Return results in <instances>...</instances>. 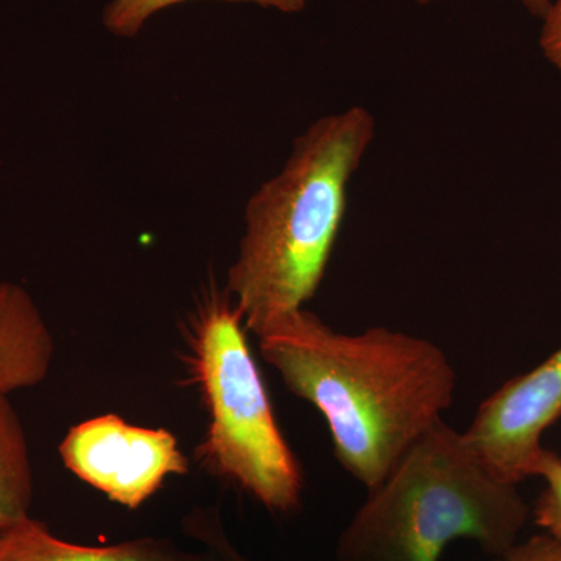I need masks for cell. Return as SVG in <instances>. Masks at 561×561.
<instances>
[{"label": "cell", "instance_id": "6", "mask_svg": "<svg viewBox=\"0 0 561 561\" xmlns=\"http://www.w3.org/2000/svg\"><path fill=\"white\" fill-rule=\"evenodd\" d=\"M560 416L561 348L490 394L463 437L491 470L518 485L534 476L542 434Z\"/></svg>", "mask_w": 561, "mask_h": 561}, {"label": "cell", "instance_id": "4", "mask_svg": "<svg viewBox=\"0 0 561 561\" xmlns=\"http://www.w3.org/2000/svg\"><path fill=\"white\" fill-rule=\"evenodd\" d=\"M186 364L209 421L197 459L268 512L301 505L302 471L276 421L264 379L227 290L203 294L186 320Z\"/></svg>", "mask_w": 561, "mask_h": 561}, {"label": "cell", "instance_id": "15", "mask_svg": "<svg viewBox=\"0 0 561 561\" xmlns=\"http://www.w3.org/2000/svg\"><path fill=\"white\" fill-rule=\"evenodd\" d=\"M243 561H247V560H243Z\"/></svg>", "mask_w": 561, "mask_h": 561}, {"label": "cell", "instance_id": "5", "mask_svg": "<svg viewBox=\"0 0 561 561\" xmlns=\"http://www.w3.org/2000/svg\"><path fill=\"white\" fill-rule=\"evenodd\" d=\"M58 453L80 481L131 511L172 476L190 472V460L172 432L135 426L114 413L70 427Z\"/></svg>", "mask_w": 561, "mask_h": 561}, {"label": "cell", "instance_id": "9", "mask_svg": "<svg viewBox=\"0 0 561 561\" xmlns=\"http://www.w3.org/2000/svg\"><path fill=\"white\" fill-rule=\"evenodd\" d=\"M32 500L27 435L9 397H0V531L31 518Z\"/></svg>", "mask_w": 561, "mask_h": 561}, {"label": "cell", "instance_id": "1", "mask_svg": "<svg viewBox=\"0 0 561 561\" xmlns=\"http://www.w3.org/2000/svg\"><path fill=\"white\" fill-rule=\"evenodd\" d=\"M257 341L287 389L324 416L335 459L368 491L451 408L456 371L426 339L383 327L342 334L302 308Z\"/></svg>", "mask_w": 561, "mask_h": 561}, {"label": "cell", "instance_id": "2", "mask_svg": "<svg viewBox=\"0 0 561 561\" xmlns=\"http://www.w3.org/2000/svg\"><path fill=\"white\" fill-rule=\"evenodd\" d=\"M375 135V116L364 106L327 114L295 139L283 169L251 195L225 286L247 332L257 337L319 290L351 181Z\"/></svg>", "mask_w": 561, "mask_h": 561}, {"label": "cell", "instance_id": "11", "mask_svg": "<svg viewBox=\"0 0 561 561\" xmlns=\"http://www.w3.org/2000/svg\"><path fill=\"white\" fill-rule=\"evenodd\" d=\"M534 476L546 483L535 505V523L546 530V535L561 542V457L559 454L542 449Z\"/></svg>", "mask_w": 561, "mask_h": 561}, {"label": "cell", "instance_id": "12", "mask_svg": "<svg viewBox=\"0 0 561 561\" xmlns=\"http://www.w3.org/2000/svg\"><path fill=\"white\" fill-rule=\"evenodd\" d=\"M496 561H561V542L549 535H538L526 542H516Z\"/></svg>", "mask_w": 561, "mask_h": 561}, {"label": "cell", "instance_id": "7", "mask_svg": "<svg viewBox=\"0 0 561 561\" xmlns=\"http://www.w3.org/2000/svg\"><path fill=\"white\" fill-rule=\"evenodd\" d=\"M190 530L213 552L195 553L160 538H139L111 546H83L55 537L46 524L31 518L0 531V561H243L225 538L219 523L195 515Z\"/></svg>", "mask_w": 561, "mask_h": 561}, {"label": "cell", "instance_id": "14", "mask_svg": "<svg viewBox=\"0 0 561 561\" xmlns=\"http://www.w3.org/2000/svg\"><path fill=\"white\" fill-rule=\"evenodd\" d=\"M420 5H430L432 2H437V0H416ZM519 3L529 11L534 16L541 18L545 16L546 11L551 7L552 0H518Z\"/></svg>", "mask_w": 561, "mask_h": 561}, {"label": "cell", "instance_id": "13", "mask_svg": "<svg viewBox=\"0 0 561 561\" xmlns=\"http://www.w3.org/2000/svg\"><path fill=\"white\" fill-rule=\"evenodd\" d=\"M541 21L542 55L561 73V0H552L551 7Z\"/></svg>", "mask_w": 561, "mask_h": 561}, {"label": "cell", "instance_id": "3", "mask_svg": "<svg viewBox=\"0 0 561 561\" xmlns=\"http://www.w3.org/2000/svg\"><path fill=\"white\" fill-rule=\"evenodd\" d=\"M518 485L500 478L438 421L353 516L337 542L339 561H440L456 540L501 557L529 518Z\"/></svg>", "mask_w": 561, "mask_h": 561}, {"label": "cell", "instance_id": "8", "mask_svg": "<svg viewBox=\"0 0 561 561\" xmlns=\"http://www.w3.org/2000/svg\"><path fill=\"white\" fill-rule=\"evenodd\" d=\"M54 354V335L28 290L0 283V397L39 386Z\"/></svg>", "mask_w": 561, "mask_h": 561}, {"label": "cell", "instance_id": "10", "mask_svg": "<svg viewBox=\"0 0 561 561\" xmlns=\"http://www.w3.org/2000/svg\"><path fill=\"white\" fill-rule=\"evenodd\" d=\"M184 2H192V0H111L103 11V24L114 36L135 38L154 14ZM219 2L254 3L262 9L287 14L300 13L308 5V0H219Z\"/></svg>", "mask_w": 561, "mask_h": 561}]
</instances>
